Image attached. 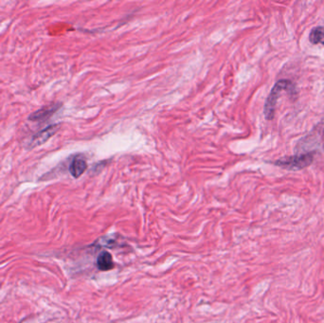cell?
<instances>
[{
  "mask_svg": "<svg viewBox=\"0 0 324 323\" xmlns=\"http://www.w3.org/2000/svg\"><path fill=\"white\" fill-rule=\"evenodd\" d=\"M309 41L313 45H324V27H316L312 29L309 34Z\"/></svg>",
  "mask_w": 324,
  "mask_h": 323,
  "instance_id": "obj_7",
  "label": "cell"
},
{
  "mask_svg": "<svg viewBox=\"0 0 324 323\" xmlns=\"http://www.w3.org/2000/svg\"><path fill=\"white\" fill-rule=\"evenodd\" d=\"M283 90L294 93L295 92V86L291 81L286 79L280 80L274 85L267 99H266L265 109H264L265 119L267 120H271V119H274L276 105H277L279 97Z\"/></svg>",
  "mask_w": 324,
  "mask_h": 323,
  "instance_id": "obj_1",
  "label": "cell"
},
{
  "mask_svg": "<svg viewBox=\"0 0 324 323\" xmlns=\"http://www.w3.org/2000/svg\"><path fill=\"white\" fill-rule=\"evenodd\" d=\"M59 125H53L35 134L33 136V138L30 139L28 143V149H33L36 146L42 145L43 143H45L46 140L51 139L53 135L59 130Z\"/></svg>",
  "mask_w": 324,
  "mask_h": 323,
  "instance_id": "obj_3",
  "label": "cell"
},
{
  "mask_svg": "<svg viewBox=\"0 0 324 323\" xmlns=\"http://www.w3.org/2000/svg\"><path fill=\"white\" fill-rule=\"evenodd\" d=\"M60 108V105H53V106H46L39 109L38 111L33 113L29 119L32 121H38V120H44L52 117L54 113L56 112Z\"/></svg>",
  "mask_w": 324,
  "mask_h": 323,
  "instance_id": "obj_4",
  "label": "cell"
},
{
  "mask_svg": "<svg viewBox=\"0 0 324 323\" xmlns=\"http://www.w3.org/2000/svg\"><path fill=\"white\" fill-rule=\"evenodd\" d=\"M86 159L82 158L81 156L76 157L73 159L72 162L69 165V172L71 173L73 178H78L86 171Z\"/></svg>",
  "mask_w": 324,
  "mask_h": 323,
  "instance_id": "obj_6",
  "label": "cell"
},
{
  "mask_svg": "<svg viewBox=\"0 0 324 323\" xmlns=\"http://www.w3.org/2000/svg\"><path fill=\"white\" fill-rule=\"evenodd\" d=\"M96 265L101 271H109L114 268L115 264L112 255L108 251H102L97 258Z\"/></svg>",
  "mask_w": 324,
  "mask_h": 323,
  "instance_id": "obj_5",
  "label": "cell"
},
{
  "mask_svg": "<svg viewBox=\"0 0 324 323\" xmlns=\"http://www.w3.org/2000/svg\"><path fill=\"white\" fill-rule=\"evenodd\" d=\"M315 155V152L301 153L295 156L278 159L274 164L288 171H298L310 166L314 161Z\"/></svg>",
  "mask_w": 324,
  "mask_h": 323,
  "instance_id": "obj_2",
  "label": "cell"
}]
</instances>
